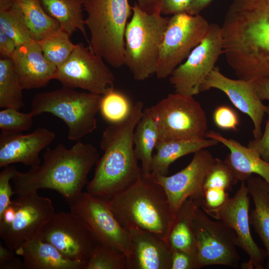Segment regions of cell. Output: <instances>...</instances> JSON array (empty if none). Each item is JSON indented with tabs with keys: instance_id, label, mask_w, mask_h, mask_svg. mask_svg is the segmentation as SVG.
<instances>
[{
	"instance_id": "cell-31",
	"label": "cell",
	"mask_w": 269,
	"mask_h": 269,
	"mask_svg": "<svg viewBox=\"0 0 269 269\" xmlns=\"http://www.w3.org/2000/svg\"><path fill=\"white\" fill-rule=\"evenodd\" d=\"M70 36L60 28L39 41L45 58L57 67L68 59L74 49L75 44L70 40Z\"/></svg>"
},
{
	"instance_id": "cell-44",
	"label": "cell",
	"mask_w": 269,
	"mask_h": 269,
	"mask_svg": "<svg viewBox=\"0 0 269 269\" xmlns=\"http://www.w3.org/2000/svg\"><path fill=\"white\" fill-rule=\"evenodd\" d=\"M138 7L145 12L149 14L160 13L164 0H136Z\"/></svg>"
},
{
	"instance_id": "cell-12",
	"label": "cell",
	"mask_w": 269,
	"mask_h": 269,
	"mask_svg": "<svg viewBox=\"0 0 269 269\" xmlns=\"http://www.w3.org/2000/svg\"><path fill=\"white\" fill-rule=\"evenodd\" d=\"M222 54L221 27L211 23L203 39L170 75L169 82L175 92L192 96L198 94L201 85Z\"/></svg>"
},
{
	"instance_id": "cell-33",
	"label": "cell",
	"mask_w": 269,
	"mask_h": 269,
	"mask_svg": "<svg viewBox=\"0 0 269 269\" xmlns=\"http://www.w3.org/2000/svg\"><path fill=\"white\" fill-rule=\"evenodd\" d=\"M85 269H127V257L115 249L98 243Z\"/></svg>"
},
{
	"instance_id": "cell-43",
	"label": "cell",
	"mask_w": 269,
	"mask_h": 269,
	"mask_svg": "<svg viewBox=\"0 0 269 269\" xmlns=\"http://www.w3.org/2000/svg\"><path fill=\"white\" fill-rule=\"evenodd\" d=\"M16 47L15 41L0 29V58H11Z\"/></svg>"
},
{
	"instance_id": "cell-37",
	"label": "cell",
	"mask_w": 269,
	"mask_h": 269,
	"mask_svg": "<svg viewBox=\"0 0 269 269\" xmlns=\"http://www.w3.org/2000/svg\"><path fill=\"white\" fill-rule=\"evenodd\" d=\"M213 120L217 127L224 130L236 131L240 124L238 114L227 105L217 107L213 112Z\"/></svg>"
},
{
	"instance_id": "cell-38",
	"label": "cell",
	"mask_w": 269,
	"mask_h": 269,
	"mask_svg": "<svg viewBox=\"0 0 269 269\" xmlns=\"http://www.w3.org/2000/svg\"><path fill=\"white\" fill-rule=\"evenodd\" d=\"M17 169L14 165L3 167L0 172V215L11 202V197L14 194L10 181L15 175Z\"/></svg>"
},
{
	"instance_id": "cell-7",
	"label": "cell",
	"mask_w": 269,
	"mask_h": 269,
	"mask_svg": "<svg viewBox=\"0 0 269 269\" xmlns=\"http://www.w3.org/2000/svg\"><path fill=\"white\" fill-rule=\"evenodd\" d=\"M102 97L63 87L34 95L30 113L33 116L49 113L59 118L67 126L68 139L79 141L96 129Z\"/></svg>"
},
{
	"instance_id": "cell-23",
	"label": "cell",
	"mask_w": 269,
	"mask_h": 269,
	"mask_svg": "<svg viewBox=\"0 0 269 269\" xmlns=\"http://www.w3.org/2000/svg\"><path fill=\"white\" fill-rule=\"evenodd\" d=\"M15 253L23 257L26 269H85L87 264L70 260L52 244L37 237Z\"/></svg>"
},
{
	"instance_id": "cell-5",
	"label": "cell",
	"mask_w": 269,
	"mask_h": 269,
	"mask_svg": "<svg viewBox=\"0 0 269 269\" xmlns=\"http://www.w3.org/2000/svg\"><path fill=\"white\" fill-rule=\"evenodd\" d=\"M89 47L113 67L125 65V32L133 13L128 0H85Z\"/></svg>"
},
{
	"instance_id": "cell-27",
	"label": "cell",
	"mask_w": 269,
	"mask_h": 269,
	"mask_svg": "<svg viewBox=\"0 0 269 269\" xmlns=\"http://www.w3.org/2000/svg\"><path fill=\"white\" fill-rule=\"evenodd\" d=\"M219 142L212 138L201 140H158L151 165L152 175H167L169 166L177 159L202 149L215 146Z\"/></svg>"
},
{
	"instance_id": "cell-3",
	"label": "cell",
	"mask_w": 269,
	"mask_h": 269,
	"mask_svg": "<svg viewBox=\"0 0 269 269\" xmlns=\"http://www.w3.org/2000/svg\"><path fill=\"white\" fill-rule=\"evenodd\" d=\"M143 108V102H136L126 120L111 124L103 132L100 147L104 154L97 161L94 175L88 183L87 192L89 194L109 200L139 178L142 171L135 155L133 139Z\"/></svg>"
},
{
	"instance_id": "cell-48",
	"label": "cell",
	"mask_w": 269,
	"mask_h": 269,
	"mask_svg": "<svg viewBox=\"0 0 269 269\" xmlns=\"http://www.w3.org/2000/svg\"><path fill=\"white\" fill-rule=\"evenodd\" d=\"M25 269L23 261L15 257L6 263L1 269Z\"/></svg>"
},
{
	"instance_id": "cell-41",
	"label": "cell",
	"mask_w": 269,
	"mask_h": 269,
	"mask_svg": "<svg viewBox=\"0 0 269 269\" xmlns=\"http://www.w3.org/2000/svg\"><path fill=\"white\" fill-rule=\"evenodd\" d=\"M224 189L210 188L204 190V197L201 208H216L223 205L229 198Z\"/></svg>"
},
{
	"instance_id": "cell-24",
	"label": "cell",
	"mask_w": 269,
	"mask_h": 269,
	"mask_svg": "<svg viewBox=\"0 0 269 269\" xmlns=\"http://www.w3.org/2000/svg\"><path fill=\"white\" fill-rule=\"evenodd\" d=\"M9 9L33 40L40 41L61 28L58 22L45 11L39 0H12Z\"/></svg>"
},
{
	"instance_id": "cell-20",
	"label": "cell",
	"mask_w": 269,
	"mask_h": 269,
	"mask_svg": "<svg viewBox=\"0 0 269 269\" xmlns=\"http://www.w3.org/2000/svg\"><path fill=\"white\" fill-rule=\"evenodd\" d=\"M11 58L23 90L44 87L55 79L57 67L45 58L38 41L17 46Z\"/></svg>"
},
{
	"instance_id": "cell-16",
	"label": "cell",
	"mask_w": 269,
	"mask_h": 269,
	"mask_svg": "<svg viewBox=\"0 0 269 269\" xmlns=\"http://www.w3.org/2000/svg\"><path fill=\"white\" fill-rule=\"evenodd\" d=\"M85 222L99 243L115 249L127 257L132 247L128 231L115 216L108 201L82 192L70 206Z\"/></svg>"
},
{
	"instance_id": "cell-19",
	"label": "cell",
	"mask_w": 269,
	"mask_h": 269,
	"mask_svg": "<svg viewBox=\"0 0 269 269\" xmlns=\"http://www.w3.org/2000/svg\"><path fill=\"white\" fill-rule=\"evenodd\" d=\"M56 134L45 128H39L28 134H0V167L21 163L30 168L40 164V152L55 139Z\"/></svg>"
},
{
	"instance_id": "cell-11",
	"label": "cell",
	"mask_w": 269,
	"mask_h": 269,
	"mask_svg": "<svg viewBox=\"0 0 269 269\" xmlns=\"http://www.w3.org/2000/svg\"><path fill=\"white\" fill-rule=\"evenodd\" d=\"M63 87L103 96L115 89V77L104 60L83 43L75 44L68 59L57 67L55 79Z\"/></svg>"
},
{
	"instance_id": "cell-1",
	"label": "cell",
	"mask_w": 269,
	"mask_h": 269,
	"mask_svg": "<svg viewBox=\"0 0 269 269\" xmlns=\"http://www.w3.org/2000/svg\"><path fill=\"white\" fill-rule=\"evenodd\" d=\"M221 27L223 54L238 78H269V0H234Z\"/></svg>"
},
{
	"instance_id": "cell-18",
	"label": "cell",
	"mask_w": 269,
	"mask_h": 269,
	"mask_svg": "<svg viewBox=\"0 0 269 269\" xmlns=\"http://www.w3.org/2000/svg\"><path fill=\"white\" fill-rule=\"evenodd\" d=\"M211 89L224 92L236 108L251 118L254 125V139L260 138L262 135V123L269 112V106L263 104L252 81L228 78L215 66L201 85L200 93Z\"/></svg>"
},
{
	"instance_id": "cell-32",
	"label": "cell",
	"mask_w": 269,
	"mask_h": 269,
	"mask_svg": "<svg viewBox=\"0 0 269 269\" xmlns=\"http://www.w3.org/2000/svg\"><path fill=\"white\" fill-rule=\"evenodd\" d=\"M132 108L127 96L115 89L102 96L99 111L105 120L114 124L126 120Z\"/></svg>"
},
{
	"instance_id": "cell-8",
	"label": "cell",
	"mask_w": 269,
	"mask_h": 269,
	"mask_svg": "<svg viewBox=\"0 0 269 269\" xmlns=\"http://www.w3.org/2000/svg\"><path fill=\"white\" fill-rule=\"evenodd\" d=\"M157 116L158 140H201L206 138V113L193 96L171 93L152 106Z\"/></svg>"
},
{
	"instance_id": "cell-39",
	"label": "cell",
	"mask_w": 269,
	"mask_h": 269,
	"mask_svg": "<svg viewBox=\"0 0 269 269\" xmlns=\"http://www.w3.org/2000/svg\"><path fill=\"white\" fill-rule=\"evenodd\" d=\"M170 269H197L196 255L179 250L171 251Z\"/></svg>"
},
{
	"instance_id": "cell-46",
	"label": "cell",
	"mask_w": 269,
	"mask_h": 269,
	"mask_svg": "<svg viewBox=\"0 0 269 269\" xmlns=\"http://www.w3.org/2000/svg\"><path fill=\"white\" fill-rule=\"evenodd\" d=\"M213 0H194L187 13L190 15L199 14Z\"/></svg>"
},
{
	"instance_id": "cell-40",
	"label": "cell",
	"mask_w": 269,
	"mask_h": 269,
	"mask_svg": "<svg viewBox=\"0 0 269 269\" xmlns=\"http://www.w3.org/2000/svg\"><path fill=\"white\" fill-rule=\"evenodd\" d=\"M267 115L268 118L264 133L260 138L250 141L247 146L257 152L264 160L269 163V112Z\"/></svg>"
},
{
	"instance_id": "cell-36",
	"label": "cell",
	"mask_w": 269,
	"mask_h": 269,
	"mask_svg": "<svg viewBox=\"0 0 269 269\" xmlns=\"http://www.w3.org/2000/svg\"><path fill=\"white\" fill-rule=\"evenodd\" d=\"M0 29L15 41L17 47L33 40L9 9L0 10Z\"/></svg>"
},
{
	"instance_id": "cell-21",
	"label": "cell",
	"mask_w": 269,
	"mask_h": 269,
	"mask_svg": "<svg viewBox=\"0 0 269 269\" xmlns=\"http://www.w3.org/2000/svg\"><path fill=\"white\" fill-rule=\"evenodd\" d=\"M127 231L132 251L127 269H170L171 250L164 240L138 228Z\"/></svg>"
},
{
	"instance_id": "cell-29",
	"label": "cell",
	"mask_w": 269,
	"mask_h": 269,
	"mask_svg": "<svg viewBox=\"0 0 269 269\" xmlns=\"http://www.w3.org/2000/svg\"><path fill=\"white\" fill-rule=\"evenodd\" d=\"M45 11L70 36L77 30L88 42L83 11L85 0H39Z\"/></svg>"
},
{
	"instance_id": "cell-45",
	"label": "cell",
	"mask_w": 269,
	"mask_h": 269,
	"mask_svg": "<svg viewBox=\"0 0 269 269\" xmlns=\"http://www.w3.org/2000/svg\"><path fill=\"white\" fill-rule=\"evenodd\" d=\"M252 81L259 98L262 101H269V78H262Z\"/></svg>"
},
{
	"instance_id": "cell-17",
	"label": "cell",
	"mask_w": 269,
	"mask_h": 269,
	"mask_svg": "<svg viewBox=\"0 0 269 269\" xmlns=\"http://www.w3.org/2000/svg\"><path fill=\"white\" fill-rule=\"evenodd\" d=\"M214 158L206 148L194 153L190 162L183 169L170 176L153 175L163 187L174 216L189 198L202 201L204 182Z\"/></svg>"
},
{
	"instance_id": "cell-9",
	"label": "cell",
	"mask_w": 269,
	"mask_h": 269,
	"mask_svg": "<svg viewBox=\"0 0 269 269\" xmlns=\"http://www.w3.org/2000/svg\"><path fill=\"white\" fill-rule=\"evenodd\" d=\"M209 24L199 14L182 12L169 18L155 73L158 79L170 76L203 39Z\"/></svg>"
},
{
	"instance_id": "cell-35",
	"label": "cell",
	"mask_w": 269,
	"mask_h": 269,
	"mask_svg": "<svg viewBox=\"0 0 269 269\" xmlns=\"http://www.w3.org/2000/svg\"><path fill=\"white\" fill-rule=\"evenodd\" d=\"M34 116L29 112L22 113L12 108H5L0 111L1 132L19 134L30 129Z\"/></svg>"
},
{
	"instance_id": "cell-49",
	"label": "cell",
	"mask_w": 269,
	"mask_h": 269,
	"mask_svg": "<svg viewBox=\"0 0 269 269\" xmlns=\"http://www.w3.org/2000/svg\"><path fill=\"white\" fill-rule=\"evenodd\" d=\"M12 0H0V10H8L12 4Z\"/></svg>"
},
{
	"instance_id": "cell-42",
	"label": "cell",
	"mask_w": 269,
	"mask_h": 269,
	"mask_svg": "<svg viewBox=\"0 0 269 269\" xmlns=\"http://www.w3.org/2000/svg\"><path fill=\"white\" fill-rule=\"evenodd\" d=\"M194 0H164L161 14H176L187 12Z\"/></svg>"
},
{
	"instance_id": "cell-10",
	"label": "cell",
	"mask_w": 269,
	"mask_h": 269,
	"mask_svg": "<svg viewBox=\"0 0 269 269\" xmlns=\"http://www.w3.org/2000/svg\"><path fill=\"white\" fill-rule=\"evenodd\" d=\"M197 269L210 265L238 268L240 258L235 232L223 222L213 220L200 207L193 220Z\"/></svg>"
},
{
	"instance_id": "cell-6",
	"label": "cell",
	"mask_w": 269,
	"mask_h": 269,
	"mask_svg": "<svg viewBox=\"0 0 269 269\" xmlns=\"http://www.w3.org/2000/svg\"><path fill=\"white\" fill-rule=\"evenodd\" d=\"M125 32V65L137 81L155 74L169 18L148 14L134 2Z\"/></svg>"
},
{
	"instance_id": "cell-2",
	"label": "cell",
	"mask_w": 269,
	"mask_h": 269,
	"mask_svg": "<svg viewBox=\"0 0 269 269\" xmlns=\"http://www.w3.org/2000/svg\"><path fill=\"white\" fill-rule=\"evenodd\" d=\"M99 157V151L94 145L80 141L70 148L63 143L47 148L41 164L25 173L16 171L11 180L14 194L52 189L70 206L83 192L88 175Z\"/></svg>"
},
{
	"instance_id": "cell-13",
	"label": "cell",
	"mask_w": 269,
	"mask_h": 269,
	"mask_svg": "<svg viewBox=\"0 0 269 269\" xmlns=\"http://www.w3.org/2000/svg\"><path fill=\"white\" fill-rule=\"evenodd\" d=\"M37 238L70 260L86 263L99 243L83 219L71 211L54 213Z\"/></svg>"
},
{
	"instance_id": "cell-34",
	"label": "cell",
	"mask_w": 269,
	"mask_h": 269,
	"mask_svg": "<svg viewBox=\"0 0 269 269\" xmlns=\"http://www.w3.org/2000/svg\"><path fill=\"white\" fill-rule=\"evenodd\" d=\"M238 181L232 170L224 161L214 158L205 178L204 191L210 188H218L227 191Z\"/></svg>"
},
{
	"instance_id": "cell-26",
	"label": "cell",
	"mask_w": 269,
	"mask_h": 269,
	"mask_svg": "<svg viewBox=\"0 0 269 269\" xmlns=\"http://www.w3.org/2000/svg\"><path fill=\"white\" fill-rule=\"evenodd\" d=\"M246 185L254 204V208L249 212L250 224L265 248L266 268L269 269V184L259 176H252Z\"/></svg>"
},
{
	"instance_id": "cell-14",
	"label": "cell",
	"mask_w": 269,
	"mask_h": 269,
	"mask_svg": "<svg viewBox=\"0 0 269 269\" xmlns=\"http://www.w3.org/2000/svg\"><path fill=\"white\" fill-rule=\"evenodd\" d=\"M245 181L234 196L230 197L221 206L216 208H201L214 220H220L236 233V245L248 256V261L242 264L245 269H264L267 259L265 250L254 241L250 231L249 221L250 198Z\"/></svg>"
},
{
	"instance_id": "cell-30",
	"label": "cell",
	"mask_w": 269,
	"mask_h": 269,
	"mask_svg": "<svg viewBox=\"0 0 269 269\" xmlns=\"http://www.w3.org/2000/svg\"><path fill=\"white\" fill-rule=\"evenodd\" d=\"M23 89L11 58L0 59V107L19 110L24 106Z\"/></svg>"
},
{
	"instance_id": "cell-25",
	"label": "cell",
	"mask_w": 269,
	"mask_h": 269,
	"mask_svg": "<svg viewBox=\"0 0 269 269\" xmlns=\"http://www.w3.org/2000/svg\"><path fill=\"white\" fill-rule=\"evenodd\" d=\"M202 204V201L189 198L175 214L166 239L171 251L179 250L196 255L193 220L196 210Z\"/></svg>"
},
{
	"instance_id": "cell-47",
	"label": "cell",
	"mask_w": 269,
	"mask_h": 269,
	"mask_svg": "<svg viewBox=\"0 0 269 269\" xmlns=\"http://www.w3.org/2000/svg\"><path fill=\"white\" fill-rule=\"evenodd\" d=\"M16 254L7 246L4 247L0 243V269L10 260L15 257Z\"/></svg>"
},
{
	"instance_id": "cell-28",
	"label": "cell",
	"mask_w": 269,
	"mask_h": 269,
	"mask_svg": "<svg viewBox=\"0 0 269 269\" xmlns=\"http://www.w3.org/2000/svg\"><path fill=\"white\" fill-rule=\"evenodd\" d=\"M135 155L143 173H151L153 150L158 140L157 116L153 106L143 110L134 134Z\"/></svg>"
},
{
	"instance_id": "cell-15",
	"label": "cell",
	"mask_w": 269,
	"mask_h": 269,
	"mask_svg": "<svg viewBox=\"0 0 269 269\" xmlns=\"http://www.w3.org/2000/svg\"><path fill=\"white\" fill-rule=\"evenodd\" d=\"M16 211L11 223L0 230L5 245L15 251L36 238L43 226L55 213L51 200L37 192L17 195L14 200Z\"/></svg>"
},
{
	"instance_id": "cell-22",
	"label": "cell",
	"mask_w": 269,
	"mask_h": 269,
	"mask_svg": "<svg viewBox=\"0 0 269 269\" xmlns=\"http://www.w3.org/2000/svg\"><path fill=\"white\" fill-rule=\"evenodd\" d=\"M206 137L214 139L228 148L230 152L224 161L238 181H247L255 174L269 184V163L264 160L257 152L214 131L207 132Z\"/></svg>"
},
{
	"instance_id": "cell-4",
	"label": "cell",
	"mask_w": 269,
	"mask_h": 269,
	"mask_svg": "<svg viewBox=\"0 0 269 269\" xmlns=\"http://www.w3.org/2000/svg\"><path fill=\"white\" fill-rule=\"evenodd\" d=\"M108 201L125 229L138 228L166 242L174 215L163 187L152 173L142 172L134 183Z\"/></svg>"
}]
</instances>
